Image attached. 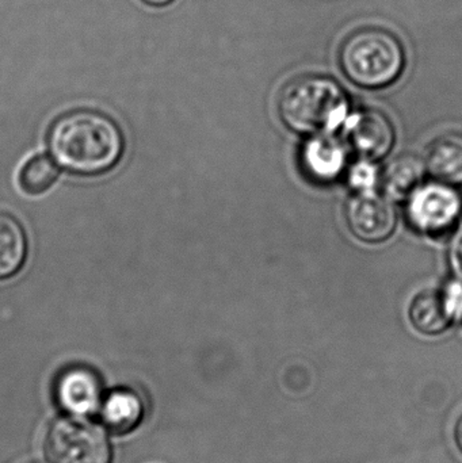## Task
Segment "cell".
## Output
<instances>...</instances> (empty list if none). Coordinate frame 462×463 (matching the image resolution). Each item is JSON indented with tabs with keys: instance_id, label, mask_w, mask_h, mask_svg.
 Segmentation results:
<instances>
[{
	"instance_id": "obj_1",
	"label": "cell",
	"mask_w": 462,
	"mask_h": 463,
	"mask_svg": "<svg viewBox=\"0 0 462 463\" xmlns=\"http://www.w3.org/2000/svg\"><path fill=\"white\" fill-rule=\"evenodd\" d=\"M48 146L54 162L70 173L98 175L118 163L124 138L105 114L76 110L52 125Z\"/></svg>"
},
{
	"instance_id": "obj_2",
	"label": "cell",
	"mask_w": 462,
	"mask_h": 463,
	"mask_svg": "<svg viewBox=\"0 0 462 463\" xmlns=\"http://www.w3.org/2000/svg\"><path fill=\"white\" fill-rule=\"evenodd\" d=\"M349 110L341 84L328 76L304 75L282 89L278 111L282 122L301 135H317L338 127Z\"/></svg>"
},
{
	"instance_id": "obj_3",
	"label": "cell",
	"mask_w": 462,
	"mask_h": 463,
	"mask_svg": "<svg viewBox=\"0 0 462 463\" xmlns=\"http://www.w3.org/2000/svg\"><path fill=\"white\" fill-rule=\"evenodd\" d=\"M339 64L346 78L363 89H384L404 71L406 52L395 33L363 26L350 33L339 49Z\"/></svg>"
},
{
	"instance_id": "obj_4",
	"label": "cell",
	"mask_w": 462,
	"mask_h": 463,
	"mask_svg": "<svg viewBox=\"0 0 462 463\" xmlns=\"http://www.w3.org/2000/svg\"><path fill=\"white\" fill-rule=\"evenodd\" d=\"M48 463H114L110 435L92 419L60 415L49 421L42 438Z\"/></svg>"
},
{
	"instance_id": "obj_5",
	"label": "cell",
	"mask_w": 462,
	"mask_h": 463,
	"mask_svg": "<svg viewBox=\"0 0 462 463\" xmlns=\"http://www.w3.org/2000/svg\"><path fill=\"white\" fill-rule=\"evenodd\" d=\"M105 381L87 364L62 367L51 385V399L60 415L92 419L105 394Z\"/></svg>"
},
{
	"instance_id": "obj_6",
	"label": "cell",
	"mask_w": 462,
	"mask_h": 463,
	"mask_svg": "<svg viewBox=\"0 0 462 463\" xmlns=\"http://www.w3.org/2000/svg\"><path fill=\"white\" fill-rule=\"evenodd\" d=\"M461 213V198L444 184H428L415 190L407 209L412 227L431 237L448 236Z\"/></svg>"
},
{
	"instance_id": "obj_7",
	"label": "cell",
	"mask_w": 462,
	"mask_h": 463,
	"mask_svg": "<svg viewBox=\"0 0 462 463\" xmlns=\"http://www.w3.org/2000/svg\"><path fill=\"white\" fill-rule=\"evenodd\" d=\"M462 317V283L450 282L437 290H426L412 299L410 320L420 334L434 336L447 331Z\"/></svg>"
},
{
	"instance_id": "obj_8",
	"label": "cell",
	"mask_w": 462,
	"mask_h": 463,
	"mask_svg": "<svg viewBox=\"0 0 462 463\" xmlns=\"http://www.w3.org/2000/svg\"><path fill=\"white\" fill-rule=\"evenodd\" d=\"M346 222L357 239L365 242L385 241L396 227V212L388 198L361 190L350 198Z\"/></svg>"
},
{
	"instance_id": "obj_9",
	"label": "cell",
	"mask_w": 462,
	"mask_h": 463,
	"mask_svg": "<svg viewBox=\"0 0 462 463\" xmlns=\"http://www.w3.org/2000/svg\"><path fill=\"white\" fill-rule=\"evenodd\" d=\"M146 419L143 396L127 385L106 389L94 416V420L114 438L130 437L143 427Z\"/></svg>"
},
{
	"instance_id": "obj_10",
	"label": "cell",
	"mask_w": 462,
	"mask_h": 463,
	"mask_svg": "<svg viewBox=\"0 0 462 463\" xmlns=\"http://www.w3.org/2000/svg\"><path fill=\"white\" fill-rule=\"evenodd\" d=\"M347 143L363 159L379 160L392 149L395 132L390 118L379 110L354 114L347 125Z\"/></svg>"
},
{
	"instance_id": "obj_11",
	"label": "cell",
	"mask_w": 462,
	"mask_h": 463,
	"mask_svg": "<svg viewBox=\"0 0 462 463\" xmlns=\"http://www.w3.org/2000/svg\"><path fill=\"white\" fill-rule=\"evenodd\" d=\"M429 173L448 184H462V133L450 132L431 141L426 149Z\"/></svg>"
},
{
	"instance_id": "obj_12",
	"label": "cell",
	"mask_w": 462,
	"mask_h": 463,
	"mask_svg": "<svg viewBox=\"0 0 462 463\" xmlns=\"http://www.w3.org/2000/svg\"><path fill=\"white\" fill-rule=\"evenodd\" d=\"M303 163L306 173L317 181H331L344 170V152L331 138H314L304 148Z\"/></svg>"
},
{
	"instance_id": "obj_13",
	"label": "cell",
	"mask_w": 462,
	"mask_h": 463,
	"mask_svg": "<svg viewBox=\"0 0 462 463\" xmlns=\"http://www.w3.org/2000/svg\"><path fill=\"white\" fill-rule=\"evenodd\" d=\"M26 256V237L21 224L0 213V279L15 274Z\"/></svg>"
},
{
	"instance_id": "obj_14",
	"label": "cell",
	"mask_w": 462,
	"mask_h": 463,
	"mask_svg": "<svg viewBox=\"0 0 462 463\" xmlns=\"http://www.w3.org/2000/svg\"><path fill=\"white\" fill-rule=\"evenodd\" d=\"M423 176V163L412 155L395 157L388 163L382 175V187L388 194L403 198L417 190Z\"/></svg>"
},
{
	"instance_id": "obj_15",
	"label": "cell",
	"mask_w": 462,
	"mask_h": 463,
	"mask_svg": "<svg viewBox=\"0 0 462 463\" xmlns=\"http://www.w3.org/2000/svg\"><path fill=\"white\" fill-rule=\"evenodd\" d=\"M59 175L56 165L49 157L37 156L22 168L19 184L26 194H42L51 189Z\"/></svg>"
},
{
	"instance_id": "obj_16",
	"label": "cell",
	"mask_w": 462,
	"mask_h": 463,
	"mask_svg": "<svg viewBox=\"0 0 462 463\" xmlns=\"http://www.w3.org/2000/svg\"><path fill=\"white\" fill-rule=\"evenodd\" d=\"M350 181L357 189L368 190L376 181V173L371 165H360L352 171Z\"/></svg>"
},
{
	"instance_id": "obj_17",
	"label": "cell",
	"mask_w": 462,
	"mask_h": 463,
	"mask_svg": "<svg viewBox=\"0 0 462 463\" xmlns=\"http://www.w3.org/2000/svg\"><path fill=\"white\" fill-rule=\"evenodd\" d=\"M453 266L456 271L462 278V236L457 240L452 252Z\"/></svg>"
},
{
	"instance_id": "obj_18",
	"label": "cell",
	"mask_w": 462,
	"mask_h": 463,
	"mask_svg": "<svg viewBox=\"0 0 462 463\" xmlns=\"http://www.w3.org/2000/svg\"><path fill=\"white\" fill-rule=\"evenodd\" d=\"M455 438L458 450H460L462 454V416L458 419L457 424H456Z\"/></svg>"
},
{
	"instance_id": "obj_19",
	"label": "cell",
	"mask_w": 462,
	"mask_h": 463,
	"mask_svg": "<svg viewBox=\"0 0 462 463\" xmlns=\"http://www.w3.org/2000/svg\"><path fill=\"white\" fill-rule=\"evenodd\" d=\"M143 2L149 5H155V7H162V5H170L174 0H143Z\"/></svg>"
},
{
	"instance_id": "obj_20",
	"label": "cell",
	"mask_w": 462,
	"mask_h": 463,
	"mask_svg": "<svg viewBox=\"0 0 462 463\" xmlns=\"http://www.w3.org/2000/svg\"><path fill=\"white\" fill-rule=\"evenodd\" d=\"M29 463H48V462H41V461H33V462H29Z\"/></svg>"
}]
</instances>
